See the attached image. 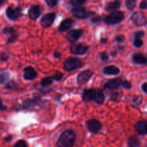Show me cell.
<instances>
[{"label":"cell","instance_id":"1","mask_svg":"<svg viewBox=\"0 0 147 147\" xmlns=\"http://www.w3.org/2000/svg\"><path fill=\"white\" fill-rule=\"evenodd\" d=\"M76 138V134L73 131L66 130L60 135L56 145L58 147H72L74 146Z\"/></svg>","mask_w":147,"mask_h":147},{"label":"cell","instance_id":"2","mask_svg":"<svg viewBox=\"0 0 147 147\" xmlns=\"http://www.w3.org/2000/svg\"><path fill=\"white\" fill-rule=\"evenodd\" d=\"M124 20V13L121 11H113L109 15L104 16L103 21L107 24H117Z\"/></svg>","mask_w":147,"mask_h":147},{"label":"cell","instance_id":"3","mask_svg":"<svg viewBox=\"0 0 147 147\" xmlns=\"http://www.w3.org/2000/svg\"><path fill=\"white\" fill-rule=\"evenodd\" d=\"M83 63L81 61V60L76 57H68L67 60H65L64 63V69L65 71L70 72L73 70H76V69L80 68L83 66Z\"/></svg>","mask_w":147,"mask_h":147},{"label":"cell","instance_id":"4","mask_svg":"<svg viewBox=\"0 0 147 147\" xmlns=\"http://www.w3.org/2000/svg\"><path fill=\"white\" fill-rule=\"evenodd\" d=\"M45 100H43L40 96H34L32 98H28L24 100L22 103L23 109H30L35 106H40L44 103Z\"/></svg>","mask_w":147,"mask_h":147},{"label":"cell","instance_id":"5","mask_svg":"<svg viewBox=\"0 0 147 147\" xmlns=\"http://www.w3.org/2000/svg\"><path fill=\"white\" fill-rule=\"evenodd\" d=\"M131 20L136 27H142L146 24V18L144 14L142 11H135L131 14Z\"/></svg>","mask_w":147,"mask_h":147},{"label":"cell","instance_id":"6","mask_svg":"<svg viewBox=\"0 0 147 147\" xmlns=\"http://www.w3.org/2000/svg\"><path fill=\"white\" fill-rule=\"evenodd\" d=\"M88 49L89 47L85 43H78V44L72 43L70 46V53L76 55H83L87 53Z\"/></svg>","mask_w":147,"mask_h":147},{"label":"cell","instance_id":"7","mask_svg":"<svg viewBox=\"0 0 147 147\" xmlns=\"http://www.w3.org/2000/svg\"><path fill=\"white\" fill-rule=\"evenodd\" d=\"M6 14L7 17L11 21H16L22 16V9L20 7H13L9 6L6 9Z\"/></svg>","mask_w":147,"mask_h":147},{"label":"cell","instance_id":"8","mask_svg":"<svg viewBox=\"0 0 147 147\" xmlns=\"http://www.w3.org/2000/svg\"><path fill=\"white\" fill-rule=\"evenodd\" d=\"M71 12L75 17H76L77 19H79V20L86 19L87 17H88L92 13H93L90 12H90H88L84 7H80V6H76V7L72 8Z\"/></svg>","mask_w":147,"mask_h":147},{"label":"cell","instance_id":"9","mask_svg":"<svg viewBox=\"0 0 147 147\" xmlns=\"http://www.w3.org/2000/svg\"><path fill=\"white\" fill-rule=\"evenodd\" d=\"M2 32L6 35H8L7 44H11L17 41L18 38V33L17 30L11 27H6L2 30Z\"/></svg>","mask_w":147,"mask_h":147},{"label":"cell","instance_id":"10","mask_svg":"<svg viewBox=\"0 0 147 147\" xmlns=\"http://www.w3.org/2000/svg\"><path fill=\"white\" fill-rule=\"evenodd\" d=\"M87 129L90 133L92 134H97L101 130L102 124L99 121L96 119H92L90 120L87 121L86 123Z\"/></svg>","mask_w":147,"mask_h":147},{"label":"cell","instance_id":"11","mask_svg":"<svg viewBox=\"0 0 147 147\" xmlns=\"http://www.w3.org/2000/svg\"><path fill=\"white\" fill-rule=\"evenodd\" d=\"M93 75V72L90 70H86L84 71H82L78 75L77 82L78 84L82 86L87 83L90 80L91 77Z\"/></svg>","mask_w":147,"mask_h":147},{"label":"cell","instance_id":"12","mask_svg":"<svg viewBox=\"0 0 147 147\" xmlns=\"http://www.w3.org/2000/svg\"><path fill=\"white\" fill-rule=\"evenodd\" d=\"M83 34V31L81 29L71 30L67 32V34H66V38H67V41L70 42V43H75L81 37Z\"/></svg>","mask_w":147,"mask_h":147},{"label":"cell","instance_id":"13","mask_svg":"<svg viewBox=\"0 0 147 147\" xmlns=\"http://www.w3.org/2000/svg\"><path fill=\"white\" fill-rule=\"evenodd\" d=\"M55 19V13H48L42 17L40 20V24L44 28H48L51 27L52 24L54 22Z\"/></svg>","mask_w":147,"mask_h":147},{"label":"cell","instance_id":"14","mask_svg":"<svg viewBox=\"0 0 147 147\" xmlns=\"http://www.w3.org/2000/svg\"><path fill=\"white\" fill-rule=\"evenodd\" d=\"M121 83L122 79L121 78L111 80L104 85V88L108 90H116L121 86Z\"/></svg>","mask_w":147,"mask_h":147},{"label":"cell","instance_id":"15","mask_svg":"<svg viewBox=\"0 0 147 147\" xmlns=\"http://www.w3.org/2000/svg\"><path fill=\"white\" fill-rule=\"evenodd\" d=\"M37 76V73L32 66H27L24 69L23 77L27 80H32Z\"/></svg>","mask_w":147,"mask_h":147},{"label":"cell","instance_id":"16","mask_svg":"<svg viewBox=\"0 0 147 147\" xmlns=\"http://www.w3.org/2000/svg\"><path fill=\"white\" fill-rule=\"evenodd\" d=\"M42 10L41 7L39 5H32L31 6V7L30 8L28 11L29 17L31 20H36L40 15L41 14Z\"/></svg>","mask_w":147,"mask_h":147},{"label":"cell","instance_id":"17","mask_svg":"<svg viewBox=\"0 0 147 147\" xmlns=\"http://www.w3.org/2000/svg\"><path fill=\"white\" fill-rule=\"evenodd\" d=\"M146 124L147 123L146 120L140 121L137 122V123L135 124V130H136V132H137L139 135H141V136H145L147 134Z\"/></svg>","mask_w":147,"mask_h":147},{"label":"cell","instance_id":"18","mask_svg":"<svg viewBox=\"0 0 147 147\" xmlns=\"http://www.w3.org/2000/svg\"><path fill=\"white\" fill-rule=\"evenodd\" d=\"M120 72V69L116 65H108L103 69V73L107 76H117Z\"/></svg>","mask_w":147,"mask_h":147},{"label":"cell","instance_id":"19","mask_svg":"<svg viewBox=\"0 0 147 147\" xmlns=\"http://www.w3.org/2000/svg\"><path fill=\"white\" fill-rule=\"evenodd\" d=\"M73 24H74V21L72 19H65V20H63L60 24L58 27V30L60 32H64L69 30L73 26Z\"/></svg>","mask_w":147,"mask_h":147},{"label":"cell","instance_id":"20","mask_svg":"<svg viewBox=\"0 0 147 147\" xmlns=\"http://www.w3.org/2000/svg\"><path fill=\"white\" fill-rule=\"evenodd\" d=\"M93 100L98 104H101L105 100V95L103 90L99 88H94V96H93Z\"/></svg>","mask_w":147,"mask_h":147},{"label":"cell","instance_id":"21","mask_svg":"<svg viewBox=\"0 0 147 147\" xmlns=\"http://www.w3.org/2000/svg\"><path fill=\"white\" fill-rule=\"evenodd\" d=\"M121 6V0H113L110 1L106 4L105 7V10L106 11H113L116 9H119Z\"/></svg>","mask_w":147,"mask_h":147},{"label":"cell","instance_id":"22","mask_svg":"<svg viewBox=\"0 0 147 147\" xmlns=\"http://www.w3.org/2000/svg\"><path fill=\"white\" fill-rule=\"evenodd\" d=\"M93 96H94V88L85 89L82 94V99L83 101L88 103L93 100Z\"/></svg>","mask_w":147,"mask_h":147},{"label":"cell","instance_id":"23","mask_svg":"<svg viewBox=\"0 0 147 147\" xmlns=\"http://www.w3.org/2000/svg\"><path fill=\"white\" fill-rule=\"evenodd\" d=\"M132 60L138 65H145L147 63L146 57L142 53H135L132 56Z\"/></svg>","mask_w":147,"mask_h":147},{"label":"cell","instance_id":"24","mask_svg":"<svg viewBox=\"0 0 147 147\" xmlns=\"http://www.w3.org/2000/svg\"><path fill=\"white\" fill-rule=\"evenodd\" d=\"M128 146L130 147L140 146V142L136 136H132L128 139Z\"/></svg>","mask_w":147,"mask_h":147},{"label":"cell","instance_id":"25","mask_svg":"<svg viewBox=\"0 0 147 147\" xmlns=\"http://www.w3.org/2000/svg\"><path fill=\"white\" fill-rule=\"evenodd\" d=\"M54 81L53 79V77H46L45 78H43L42 80L40 82V86H42V87H47V86H50V85L53 83V82Z\"/></svg>","mask_w":147,"mask_h":147},{"label":"cell","instance_id":"26","mask_svg":"<svg viewBox=\"0 0 147 147\" xmlns=\"http://www.w3.org/2000/svg\"><path fill=\"white\" fill-rule=\"evenodd\" d=\"M123 94L122 92H115V93H111V100H114V101L118 102L123 98Z\"/></svg>","mask_w":147,"mask_h":147},{"label":"cell","instance_id":"27","mask_svg":"<svg viewBox=\"0 0 147 147\" xmlns=\"http://www.w3.org/2000/svg\"><path fill=\"white\" fill-rule=\"evenodd\" d=\"M5 88L8 89V90H17L19 88V86L14 80H9L6 84Z\"/></svg>","mask_w":147,"mask_h":147},{"label":"cell","instance_id":"28","mask_svg":"<svg viewBox=\"0 0 147 147\" xmlns=\"http://www.w3.org/2000/svg\"><path fill=\"white\" fill-rule=\"evenodd\" d=\"M136 2H137V0H126V6L128 8V9L132 11L136 7Z\"/></svg>","mask_w":147,"mask_h":147},{"label":"cell","instance_id":"29","mask_svg":"<svg viewBox=\"0 0 147 147\" xmlns=\"http://www.w3.org/2000/svg\"><path fill=\"white\" fill-rule=\"evenodd\" d=\"M9 78V73L8 72H3L0 74V84H4Z\"/></svg>","mask_w":147,"mask_h":147},{"label":"cell","instance_id":"30","mask_svg":"<svg viewBox=\"0 0 147 147\" xmlns=\"http://www.w3.org/2000/svg\"><path fill=\"white\" fill-rule=\"evenodd\" d=\"M144 41L142 38H136L134 37V40L133 41V45L134 47H137V48H140L143 46Z\"/></svg>","mask_w":147,"mask_h":147},{"label":"cell","instance_id":"31","mask_svg":"<svg viewBox=\"0 0 147 147\" xmlns=\"http://www.w3.org/2000/svg\"><path fill=\"white\" fill-rule=\"evenodd\" d=\"M87 0H70V4L74 6H80L84 4Z\"/></svg>","mask_w":147,"mask_h":147},{"label":"cell","instance_id":"32","mask_svg":"<svg viewBox=\"0 0 147 147\" xmlns=\"http://www.w3.org/2000/svg\"><path fill=\"white\" fill-rule=\"evenodd\" d=\"M53 77V80H55V81H60V80H62V78H63V74L62 73H60V72H56L55 74L54 75V76H52Z\"/></svg>","mask_w":147,"mask_h":147},{"label":"cell","instance_id":"33","mask_svg":"<svg viewBox=\"0 0 147 147\" xmlns=\"http://www.w3.org/2000/svg\"><path fill=\"white\" fill-rule=\"evenodd\" d=\"M100 57L103 62H107L109 60V55L108 54L107 52H101L100 53Z\"/></svg>","mask_w":147,"mask_h":147},{"label":"cell","instance_id":"34","mask_svg":"<svg viewBox=\"0 0 147 147\" xmlns=\"http://www.w3.org/2000/svg\"><path fill=\"white\" fill-rule=\"evenodd\" d=\"M90 21H91V22L93 23V24H98V23H100L103 21V17L98 15L94 16V17H92Z\"/></svg>","mask_w":147,"mask_h":147},{"label":"cell","instance_id":"35","mask_svg":"<svg viewBox=\"0 0 147 147\" xmlns=\"http://www.w3.org/2000/svg\"><path fill=\"white\" fill-rule=\"evenodd\" d=\"M121 86L126 89H131L132 87L131 83V82H129V80H122Z\"/></svg>","mask_w":147,"mask_h":147},{"label":"cell","instance_id":"36","mask_svg":"<svg viewBox=\"0 0 147 147\" xmlns=\"http://www.w3.org/2000/svg\"><path fill=\"white\" fill-rule=\"evenodd\" d=\"M132 101L134 103V105L139 106V105H140L142 103V96H134Z\"/></svg>","mask_w":147,"mask_h":147},{"label":"cell","instance_id":"37","mask_svg":"<svg viewBox=\"0 0 147 147\" xmlns=\"http://www.w3.org/2000/svg\"><path fill=\"white\" fill-rule=\"evenodd\" d=\"M45 1L46 4H47L50 7H55L57 4V2H58L57 0H45Z\"/></svg>","mask_w":147,"mask_h":147},{"label":"cell","instance_id":"38","mask_svg":"<svg viewBox=\"0 0 147 147\" xmlns=\"http://www.w3.org/2000/svg\"><path fill=\"white\" fill-rule=\"evenodd\" d=\"M14 147H27V144L24 140H19L18 142L14 144Z\"/></svg>","mask_w":147,"mask_h":147},{"label":"cell","instance_id":"39","mask_svg":"<svg viewBox=\"0 0 147 147\" xmlns=\"http://www.w3.org/2000/svg\"><path fill=\"white\" fill-rule=\"evenodd\" d=\"M114 40L116 42H117L118 43L123 42H124L125 40V36L123 35V34H119V35L115 37Z\"/></svg>","mask_w":147,"mask_h":147},{"label":"cell","instance_id":"40","mask_svg":"<svg viewBox=\"0 0 147 147\" xmlns=\"http://www.w3.org/2000/svg\"><path fill=\"white\" fill-rule=\"evenodd\" d=\"M9 58V56L8 54L5 53H2L0 55V60L2 62H7Z\"/></svg>","mask_w":147,"mask_h":147},{"label":"cell","instance_id":"41","mask_svg":"<svg viewBox=\"0 0 147 147\" xmlns=\"http://www.w3.org/2000/svg\"><path fill=\"white\" fill-rule=\"evenodd\" d=\"M144 31H138L134 33V37H136V38H143L144 37Z\"/></svg>","mask_w":147,"mask_h":147},{"label":"cell","instance_id":"42","mask_svg":"<svg viewBox=\"0 0 147 147\" xmlns=\"http://www.w3.org/2000/svg\"><path fill=\"white\" fill-rule=\"evenodd\" d=\"M147 8V2H146V0H143V1L141 2L140 4V9H146Z\"/></svg>","mask_w":147,"mask_h":147},{"label":"cell","instance_id":"43","mask_svg":"<svg viewBox=\"0 0 147 147\" xmlns=\"http://www.w3.org/2000/svg\"><path fill=\"white\" fill-rule=\"evenodd\" d=\"M6 110H7V106H4L2 100L0 98V111H4Z\"/></svg>","mask_w":147,"mask_h":147},{"label":"cell","instance_id":"44","mask_svg":"<svg viewBox=\"0 0 147 147\" xmlns=\"http://www.w3.org/2000/svg\"><path fill=\"white\" fill-rule=\"evenodd\" d=\"M142 90H143L144 91V93H147V83H146V82H145V83H143V85H142Z\"/></svg>","mask_w":147,"mask_h":147},{"label":"cell","instance_id":"45","mask_svg":"<svg viewBox=\"0 0 147 147\" xmlns=\"http://www.w3.org/2000/svg\"><path fill=\"white\" fill-rule=\"evenodd\" d=\"M61 53H60V52L58 51H55L54 53V57L55 58H60V57H61Z\"/></svg>","mask_w":147,"mask_h":147},{"label":"cell","instance_id":"46","mask_svg":"<svg viewBox=\"0 0 147 147\" xmlns=\"http://www.w3.org/2000/svg\"><path fill=\"white\" fill-rule=\"evenodd\" d=\"M11 139H12V136L11 135H9V136H6L5 138L4 139V141L5 142H11Z\"/></svg>","mask_w":147,"mask_h":147},{"label":"cell","instance_id":"47","mask_svg":"<svg viewBox=\"0 0 147 147\" xmlns=\"http://www.w3.org/2000/svg\"><path fill=\"white\" fill-rule=\"evenodd\" d=\"M108 42V39L106 38V37H103V38L100 39V42L101 44H106Z\"/></svg>","mask_w":147,"mask_h":147},{"label":"cell","instance_id":"48","mask_svg":"<svg viewBox=\"0 0 147 147\" xmlns=\"http://www.w3.org/2000/svg\"><path fill=\"white\" fill-rule=\"evenodd\" d=\"M111 55L113 57H116L117 55V51H111Z\"/></svg>","mask_w":147,"mask_h":147},{"label":"cell","instance_id":"49","mask_svg":"<svg viewBox=\"0 0 147 147\" xmlns=\"http://www.w3.org/2000/svg\"><path fill=\"white\" fill-rule=\"evenodd\" d=\"M6 1H7V0H0V6L3 5L4 3H6Z\"/></svg>","mask_w":147,"mask_h":147}]
</instances>
